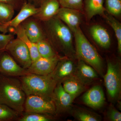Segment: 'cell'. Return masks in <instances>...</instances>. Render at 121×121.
<instances>
[{
  "instance_id": "1",
  "label": "cell",
  "mask_w": 121,
  "mask_h": 121,
  "mask_svg": "<svg viewBox=\"0 0 121 121\" xmlns=\"http://www.w3.org/2000/svg\"><path fill=\"white\" fill-rule=\"evenodd\" d=\"M41 22L45 36L56 51L73 57L75 52L73 46V33L70 29L56 16Z\"/></svg>"
},
{
  "instance_id": "2",
  "label": "cell",
  "mask_w": 121,
  "mask_h": 121,
  "mask_svg": "<svg viewBox=\"0 0 121 121\" xmlns=\"http://www.w3.org/2000/svg\"><path fill=\"white\" fill-rule=\"evenodd\" d=\"M26 97L19 78L0 73V104L22 114Z\"/></svg>"
},
{
  "instance_id": "3",
  "label": "cell",
  "mask_w": 121,
  "mask_h": 121,
  "mask_svg": "<svg viewBox=\"0 0 121 121\" xmlns=\"http://www.w3.org/2000/svg\"><path fill=\"white\" fill-rule=\"evenodd\" d=\"M19 78L26 96L37 95L52 101L54 89L57 83L51 74L40 75L29 73Z\"/></svg>"
},
{
  "instance_id": "4",
  "label": "cell",
  "mask_w": 121,
  "mask_h": 121,
  "mask_svg": "<svg viewBox=\"0 0 121 121\" xmlns=\"http://www.w3.org/2000/svg\"><path fill=\"white\" fill-rule=\"evenodd\" d=\"M72 32L75 40L76 52L79 59L88 64L102 75L103 63L97 50L87 39L80 27Z\"/></svg>"
},
{
  "instance_id": "5",
  "label": "cell",
  "mask_w": 121,
  "mask_h": 121,
  "mask_svg": "<svg viewBox=\"0 0 121 121\" xmlns=\"http://www.w3.org/2000/svg\"><path fill=\"white\" fill-rule=\"evenodd\" d=\"M104 81L110 97L113 99L117 98L121 93V68L118 63L108 60Z\"/></svg>"
},
{
  "instance_id": "6",
  "label": "cell",
  "mask_w": 121,
  "mask_h": 121,
  "mask_svg": "<svg viewBox=\"0 0 121 121\" xmlns=\"http://www.w3.org/2000/svg\"><path fill=\"white\" fill-rule=\"evenodd\" d=\"M21 66L28 69L32 62L28 48L23 41L17 37L11 40L5 50Z\"/></svg>"
},
{
  "instance_id": "7",
  "label": "cell",
  "mask_w": 121,
  "mask_h": 121,
  "mask_svg": "<svg viewBox=\"0 0 121 121\" xmlns=\"http://www.w3.org/2000/svg\"><path fill=\"white\" fill-rule=\"evenodd\" d=\"M24 108L25 113L50 115H56L55 107L53 101L37 95L26 96Z\"/></svg>"
},
{
  "instance_id": "8",
  "label": "cell",
  "mask_w": 121,
  "mask_h": 121,
  "mask_svg": "<svg viewBox=\"0 0 121 121\" xmlns=\"http://www.w3.org/2000/svg\"><path fill=\"white\" fill-rule=\"evenodd\" d=\"M39 7L26 1L15 17L8 22L0 25V32L4 34L10 33L12 30L20 25L27 18L37 13Z\"/></svg>"
},
{
  "instance_id": "9",
  "label": "cell",
  "mask_w": 121,
  "mask_h": 121,
  "mask_svg": "<svg viewBox=\"0 0 121 121\" xmlns=\"http://www.w3.org/2000/svg\"><path fill=\"white\" fill-rule=\"evenodd\" d=\"M0 73L20 77L29 74L27 69L21 66L5 50L0 52Z\"/></svg>"
},
{
  "instance_id": "10",
  "label": "cell",
  "mask_w": 121,
  "mask_h": 121,
  "mask_svg": "<svg viewBox=\"0 0 121 121\" xmlns=\"http://www.w3.org/2000/svg\"><path fill=\"white\" fill-rule=\"evenodd\" d=\"M60 55L50 58L40 57L32 62L27 69L29 73L40 75H46L51 73L55 69L58 62L62 58Z\"/></svg>"
},
{
  "instance_id": "11",
  "label": "cell",
  "mask_w": 121,
  "mask_h": 121,
  "mask_svg": "<svg viewBox=\"0 0 121 121\" xmlns=\"http://www.w3.org/2000/svg\"><path fill=\"white\" fill-rule=\"evenodd\" d=\"M75 98L64 90L61 83H57L54 89L52 97L56 115L67 111Z\"/></svg>"
},
{
  "instance_id": "12",
  "label": "cell",
  "mask_w": 121,
  "mask_h": 121,
  "mask_svg": "<svg viewBox=\"0 0 121 121\" xmlns=\"http://www.w3.org/2000/svg\"><path fill=\"white\" fill-rule=\"evenodd\" d=\"M20 25L27 36L33 43H36L46 37L42 23L33 16L26 19Z\"/></svg>"
},
{
  "instance_id": "13",
  "label": "cell",
  "mask_w": 121,
  "mask_h": 121,
  "mask_svg": "<svg viewBox=\"0 0 121 121\" xmlns=\"http://www.w3.org/2000/svg\"><path fill=\"white\" fill-rule=\"evenodd\" d=\"M70 29L72 32L80 27L82 12L73 9L60 7L56 16Z\"/></svg>"
},
{
  "instance_id": "14",
  "label": "cell",
  "mask_w": 121,
  "mask_h": 121,
  "mask_svg": "<svg viewBox=\"0 0 121 121\" xmlns=\"http://www.w3.org/2000/svg\"><path fill=\"white\" fill-rule=\"evenodd\" d=\"M75 67L71 59L62 58L58 62L53 72L51 74L57 83L74 75Z\"/></svg>"
},
{
  "instance_id": "15",
  "label": "cell",
  "mask_w": 121,
  "mask_h": 121,
  "mask_svg": "<svg viewBox=\"0 0 121 121\" xmlns=\"http://www.w3.org/2000/svg\"><path fill=\"white\" fill-rule=\"evenodd\" d=\"M60 8L57 0H45L39 7L37 13L32 16L41 22H45L56 16Z\"/></svg>"
},
{
  "instance_id": "16",
  "label": "cell",
  "mask_w": 121,
  "mask_h": 121,
  "mask_svg": "<svg viewBox=\"0 0 121 121\" xmlns=\"http://www.w3.org/2000/svg\"><path fill=\"white\" fill-rule=\"evenodd\" d=\"M82 99L86 105L94 109H99L105 103L104 91L100 86H94L85 93Z\"/></svg>"
},
{
  "instance_id": "17",
  "label": "cell",
  "mask_w": 121,
  "mask_h": 121,
  "mask_svg": "<svg viewBox=\"0 0 121 121\" xmlns=\"http://www.w3.org/2000/svg\"><path fill=\"white\" fill-rule=\"evenodd\" d=\"M74 75L85 85L92 82L98 77L95 69L80 59H79Z\"/></svg>"
},
{
  "instance_id": "18",
  "label": "cell",
  "mask_w": 121,
  "mask_h": 121,
  "mask_svg": "<svg viewBox=\"0 0 121 121\" xmlns=\"http://www.w3.org/2000/svg\"><path fill=\"white\" fill-rule=\"evenodd\" d=\"M90 32L93 39L101 47L108 48L110 47V35L104 27L99 25H95L90 28Z\"/></svg>"
},
{
  "instance_id": "19",
  "label": "cell",
  "mask_w": 121,
  "mask_h": 121,
  "mask_svg": "<svg viewBox=\"0 0 121 121\" xmlns=\"http://www.w3.org/2000/svg\"><path fill=\"white\" fill-rule=\"evenodd\" d=\"M61 83L64 90L75 98L83 92L86 89V85L74 75L65 79Z\"/></svg>"
},
{
  "instance_id": "20",
  "label": "cell",
  "mask_w": 121,
  "mask_h": 121,
  "mask_svg": "<svg viewBox=\"0 0 121 121\" xmlns=\"http://www.w3.org/2000/svg\"><path fill=\"white\" fill-rule=\"evenodd\" d=\"M9 33H13L16 35L17 38L21 40L26 44L30 52L32 62L40 57L37 48V44L32 42L29 39L20 25L12 30Z\"/></svg>"
},
{
  "instance_id": "21",
  "label": "cell",
  "mask_w": 121,
  "mask_h": 121,
  "mask_svg": "<svg viewBox=\"0 0 121 121\" xmlns=\"http://www.w3.org/2000/svg\"><path fill=\"white\" fill-rule=\"evenodd\" d=\"M85 10L87 20L96 15L104 16L105 9L103 6V0H86Z\"/></svg>"
},
{
  "instance_id": "22",
  "label": "cell",
  "mask_w": 121,
  "mask_h": 121,
  "mask_svg": "<svg viewBox=\"0 0 121 121\" xmlns=\"http://www.w3.org/2000/svg\"><path fill=\"white\" fill-rule=\"evenodd\" d=\"M36 43L41 57L50 58L59 55L46 37L40 39Z\"/></svg>"
},
{
  "instance_id": "23",
  "label": "cell",
  "mask_w": 121,
  "mask_h": 121,
  "mask_svg": "<svg viewBox=\"0 0 121 121\" xmlns=\"http://www.w3.org/2000/svg\"><path fill=\"white\" fill-rule=\"evenodd\" d=\"M104 17L107 23L113 29L117 41L118 50L119 54L121 53V24L112 15L105 14Z\"/></svg>"
},
{
  "instance_id": "24",
  "label": "cell",
  "mask_w": 121,
  "mask_h": 121,
  "mask_svg": "<svg viewBox=\"0 0 121 121\" xmlns=\"http://www.w3.org/2000/svg\"><path fill=\"white\" fill-rule=\"evenodd\" d=\"M74 117L81 121H99L101 120V117L95 113L83 109H77L73 112Z\"/></svg>"
},
{
  "instance_id": "25",
  "label": "cell",
  "mask_w": 121,
  "mask_h": 121,
  "mask_svg": "<svg viewBox=\"0 0 121 121\" xmlns=\"http://www.w3.org/2000/svg\"><path fill=\"white\" fill-rule=\"evenodd\" d=\"M15 11L11 5L0 2V22L3 24L11 20L14 16Z\"/></svg>"
},
{
  "instance_id": "26",
  "label": "cell",
  "mask_w": 121,
  "mask_h": 121,
  "mask_svg": "<svg viewBox=\"0 0 121 121\" xmlns=\"http://www.w3.org/2000/svg\"><path fill=\"white\" fill-rule=\"evenodd\" d=\"M20 114L6 105L0 104V121H9L17 119Z\"/></svg>"
},
{
  "instance_id": "27",
  "label": "cell",
  "mask_w": 121,
  "mask_h": 121,
  "mask_svg": "<svg viewBox=\"0 0 121 121\" xmlns=\"http://www.w3.org/2000/svg\"><path fill=\"white\" fill-rule=\"evenodd\" d=\"M52 119L48 115L37 113H25L17 119L19 121H48Z\"/></svg>"
},
{
  "instance_id": "28",
  "label": "cell",
  "mask_w": 121,
  "mask_h": 121,
  "mask_svg": "<svg viewBox=\"0 0 121 121\" xmlns=\"http://www.w3.org/2000/svg\"><path fill=\"white\" fill-rule=\"evenodd\" d=\"M106 8L110 15L117 16L121 13V0H106Z\"/></svg>"
},
{
  "instance_id": "29",
  "label": "cell",
  "mask_w": 121,
  "mask_h": 121,
  "mask_svg": "<svg viewBox=\"0 0 121 121\" xmlns=\"http://www.w3.org/2000/svg\"><path fill=\"white\" fill-rule=\"evenodd\" d=\"M60 7L73 9L82 12L83 0H57Z\"/></svg>"
},
{
  "instance_id": "30",
  "label": "cell",
  "mask_w": 121,
  "mask_h": 121,
  "mask_svg": "<svg viewBox=\"0 0 121 121\" xmlns=\"http://www.w3.org/2000/svg\"><path fill=\"white\" fill-rule=\"evenodd\" d=\"M14 34L0 33V52L4 51L8 44L12 39L15 38Z\"/></svg>"
},
{
  "instance_id": "31",
  "label": "cell",
  "mask_w": 121,
  "mask_h": 121,
  "mask_svg": "<svg viewBox=\"0 0 121 121\" xmlns=\"http://www.w3.org/2000/svg\"><path fill=\"white\" fill-rule=\"evenodd\" d=\"M107 117L110 121H121V113L112 106H111L108 109Z\"/></svg>"
},
{
  "instance_id": "32",
  "label": "cell",
  "mask_w": 121,
  "mask_h": 121,
  "mask_svg": "<svg viewBox=\"0 0 121 121\" xmlns=\"http://www.w3.org/2000/svg\"><path fill=\"white\" fill-rule=\"evenodd\" d=\"M26 0H0V2H4L13 7L15 11H19Z\"/></svg>"
},
{
  "instance_id": "33",
  "label": "cell",
  "mask_w": 121,
  "mask_h": 121,
  "mask_svg": "<svg viewBox=\"0 0 121 121\" xmlns=\"http://www.w3.org/2000/svg\"><path fill=\"white\" fill-rule=\"evenodd\" d=\"M27 2L34 5L35 7H39L45 0H26Z\"/></svg>"
},
{
  "instance_id": "34",
  "label": "cell",
  "mask_w": 121,
  "mask_h": 121,
  "mask_svg": "<svg viewBox=\"0 0 121 121\" xmlns=\"http://www.w3.org/2000/svg\"><path fill=\"white\" fill-rule=\"evenodd\" d=\"M1 24H1V23L0 22V25H1Z\"/></svg>"
}]
</instances>
